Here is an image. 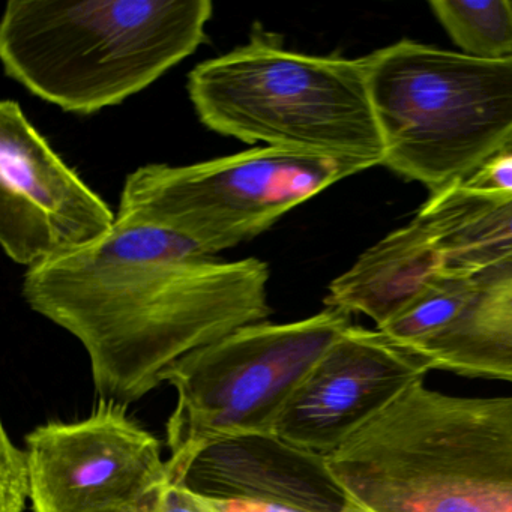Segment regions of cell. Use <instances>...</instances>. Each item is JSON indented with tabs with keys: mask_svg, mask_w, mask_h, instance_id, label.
<instances>
[{
	"mask_svg": "<svg viewBox=\"0 0 512 512\" xmlns=\"http://www.w3.org/2000/svg\"><path fill=\"white\" fill-rule=\"evenodd\" d=\"M212 14L209 0H10L0 58L35 97L92 115L196 53Z\"/></svg>",
	"mask_w": 512,
	"mask_h": 512,
	"instance_id": "cell-3",
	"label": "cell"
},
{
	"mask_svg": "<svg viewBox=\"0 0 512 512\" xmlns=\"http://www.w3.org/2000/svg\"><path fill=\"white\" fill-rule=\"evenodd\" d=\"M428 7L464 55L512 59V0H433Z\"/></svg>",
	"mask_w": 512,
	"mask_h": 512,
	"instance_id": "cell-15",
	"label": "cell"
},
{
	"mask_svg": "<svg viewBox=\"0 0 512 512\" xmlns=\"http://www.w3.org/2000/svg\"><path fill=\"white\" fill-rule=\"evenodd\" d=\"M404 389L326 455L335 484L377 512H512V395Z\"/></svg>",
	"mask_w": 512,
	"mask_h": 512,
	"instance_id": "cell-2",
	"label": "cell"
},
{
	"mask_svg": "<svg viewBox=\"0 0 512 512\" xmlns=\"http://www.w3.org/2000/svg\"><path fill=\"white\" fill-rule=\"evenodd\" d=\"M382 166L431 194L512 149V59L403 40L365 56Z\"/></svg>",
	"mask_w": 512,
	"mask_h": 512,
	"instance_id": "cell-5",
	"label": "cell"
},
{
	"mask_svg": "<svg viewBox=\"0 0 512 512\" xmlns=\"http://www.w3.org/2000/svg\"><path fill=\"white\" fill-rule=\"evenodd\" d=\"M367 169L265 146L190 166L146 164L125 179L116 221L166 230L215 256Z\"/></svg>",
	"mask_w": 512,
	"mask_h": 512,
	"instance_id": "cell-7",
	"label": "cell"
},
{
	"mask_svg": "<svg viewBox=\"0 0 512 512\" xmlns=\"http://www.w3.org/2000/svg\"><path fill=\"white\" fill-rule=\"evenodd\" d=\"M472 292V275L440 271L388 323L376 328L388 340L407 349L448 325Z\"/></svg>",
	"mask_w": 512,
	"mask_h": 512,
	"instance_id": "cell-16",
	"label": "cell"
},
{
	"mask_svg": "<svg viewBox=\"0 0 512 512\" xmlns=\"http://www.w3.org/2000/svg\"><path fill=\"white\" fill-rule=\"evenodd\" d=\"M350 325V314L334 308L298 322L254 323L175 362L163 374L176 391L170 481L181 484L209 446L274 434L302 380Z\"/></svg>",
	"mask_w": 512,
	"mask_h": 512,
	"instance_id": "cell-6",
	"label": "cell"
},
{
	"mask_svg": "<svg viewBox=\"0 0 512 512\" xmlns=\"http://www.w3.org/2000/svg\"><path fill=\"white\" fill-rule=\"evenodd\" d=\"M430 371L424 359L377 329L350 325L302 380L274 436L326 457Z\"/></svg>",
	"mask_w": 512,
	"mask_h": 512,
	"instance_id": "cell-10",
	"label": "cell"
},
{
	"mask_svg": "<svg viewBox=\"0 0 512 512\" xmlns=\"http://www.w3.org/2000/svg\"><path fill=\"white\" fill-rule=\"evenodd\" d=\"M148 512H218L205 497L182 484H169L155 499Z\"/></svg>",
	"mask_w": 512,
	"mask_h": 512,
	"instance_id": "cell-18",
	"label": "cell"
},
{
	"mask_svg": "<svg viewBox=\"0 0 512 512\" xmlns=\"http://www.w3.org/2000/svg\"><path fill=\"white\" fill-rule=\"evenodd\" d=\"M182 485L211 502H253L298 512H340L347 496L325 457L299 451L277 436H245L209 446Z\"/></svg>",
	"mask_w": 512,
	"mask_h": 512,
	"instance_id": "cell-11",
	"label": "cell"
},
{
	"mask_svg": "<svg viewBox=\"0 0 512 512\" xmlns=\"http://www.w3.org/2000/svg\"><path fill=\"white\" fill-rule=\"evenodd\" d=\"M406 350L431 371L512 385V259L473 274L460 313Z\"/></svg>",
	"mask_w": 512,
	"mask_h": 512,
	"instance_id": "cell-12",
	"label": "cell"
},
{
	"mask_svg": "<svg viewBox=\"0 0 512 512\" xmlns=\"http://www.w3.org/2000/svg\"><path fill=\"white\" fill-rule=\"evenodd\" d=\"M188 94L200 122L248 145L383 164L365 58L311 56L257 28L244 46L197 65Z\"/></svg>",
	"mask_w": 512,
	"mask_h": 512,
	"instance_id": "cell-4",
	"label": "cell"
},
{
	"mask_svg": "<svg viewBox=\"0 0 512 512\" xmlns=\"http://www.w3.org/2000/svg\"><path fill=\"white\" fill-rule=\"evenodd\" d=\"M116 215L35 130L17 101L0 104V242L28 269L106 238Z\"/></svg>",
	"mask_w": 512,
	"mask_h": 512,
	"instance_id": "cell-9",
	"label": "cell"
},
{
	"mask_svg": "<svg viewBox=\"0 0 512 512\" xmlns=\"http://www.w3.org/2000/svg\"><path fill=\"white\" fill-rule=\"evenodd\" d=\"M208 500V499H206ZM211 502V500H209ZM217 508L218 512H298L292 509L277 508V506L263 505V503L253 502H211ZM340 512H377L368 506L361 505L355 500L347 497L346 506Z\"/></svg>",
	"mask_w": 512,
	"mask_h": 512,
	"instance_id": "cell-20",
	"label": "cell"
},
{
	"mask_svg": "<svg viewBox=\"0 0 512 512\" xmlns=\"http://www.w3.org/2000/svg\"><path fill=\"white\" fill-rule=\"evenodd\" d=\"M269 266L116 221L97 244L28 269L23 298L85 347L98 398L128 406L188 353L265 322Z\"/></svg>",
	"mask_w": 512,
	"mask_h": 512,
	"instance_id": "cell-1",
	"label": "cell"
},
{
	"mask_svg": "<svg viewBox=\"0 0 512 512\" xmlns=\"http://www.w3.org/2000/svg\"><path fill=\"white\" fill-rule=\"evenodd\" d=\"M32 512H148L172 484L161 442L98 398L88 418L52 421L26 436Z\"/></svg>",
	"mask_w": 512,
	"mask_h": 512,
	"instance_id": "cell-8",
	"label": "cell"
},
{
	"mask_svg": "<svg viewBox=\"0 0 512 512\" xmlns=\"http://www.w3.org/2000/svg\"><path fill=\"white\" fill-rule=\"evenodd\" d=\"M410 226L433 248L442 271L476 274L512 259V190L451 185L431 194Z\"/></svg>",
	"mask_w": 512,
	"mask_h": 512,
	"instance_id": "cell-13",
	"label": "cell"
},
{
	"mask_svg": "<svg viewBox=\"0 0 512 512\" xmlns=\"http://www.w3.org/2000/svg\"><path fill=\"white\" fill-rule=\"evenodd\" d=\"M440 271L433 248L409 223L362 253L349 271L332 281L323 302L326 308L365 314L380 328Z\"/></svg>",
	"mask_w": 512,
	"mask_h": 512,
	"instance_id": "cell-14",
	"label": "cell"
},
{
	"mask_svg": "<svg viewBox=\"0 0 512 512\" xmlns=\"http://www.w3.org/2000/svg\"><path fill=\"white\" fill-rule=\"evenodd\" d=\"M32 484L26 449L11 440L5 425L0 434V512H25Z\"/></svg>",
	"mask_w": 512,
	"mask_h": 512,
	"instance_id": "cell-17",
	"label": "cell"
},
{
	"mask_svg": "<svg viewBox=\"0 0 512 512\" xmlns=\"http://www.w3.org/2000/svg\"><path fill=\"white\" fill-rule=\"evenodd\" d=\"M463 184L475 190H512V149L488 161Z\"/></svg>",
	"mask_w": 512,
	"mask_h": 512,
	"instance_id": "cell-19",
	"label": "cell"
}]
</instances>
